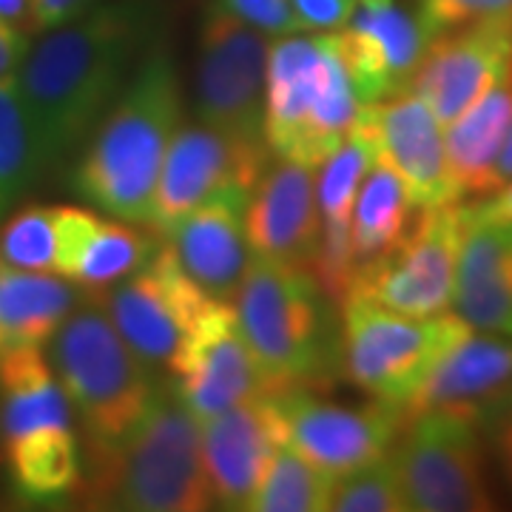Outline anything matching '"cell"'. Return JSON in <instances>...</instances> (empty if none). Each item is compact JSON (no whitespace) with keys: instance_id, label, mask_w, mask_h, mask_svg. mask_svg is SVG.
Instances as JSON below:
<instances>
[{"instance_id":"6da1fadb","label":"cell","mask_w":512,"mask_h":512,"mask_svg":"<svg viewBox=\"0 0 512 512\" xmlns=\"http://www.w3.org/2000/svg\"><path fill=\"white\" fill-rule=\"evenodd\" d=\"M143 20L128 6H94L29 46L18 92L52 168L80 146L137 66Z\"/></svg>"},{"instance_id":"7a4b0ae2","label":"cell","mask_w":512,"mask_h":512,"mask_svg":"<svg viewBox=\"0 0 512 512\" xmlns=\"http://www.w3.org/2000/svg\"><path fill=\"white\" fill-rule=\"evenodd\" d=\"M183 123L180 74L165 52L140 57L123 92L94 126L72 188L97 211L148 225L165 151Z\"/></svg>"},{"instance_id":"3957f363","label":"cell","mask_w":512,"mask_h":512,"mask_svg":"<svg viewBox=\"0 0 512 512\" xmlns=\"http://www.w3.org/2000/svg\"><path fill=\"white\" fill-rule=\"evenodd\" d=\"M89 507L128 512H205L217 507L202 458L200 419L171 379L157 384L143 419L117 444H86L77 484Z\"/></svg>"},{"instance_id":"277c9868","label":"cell","mask_w":512,"mask_h":512,"mask_svg":"<svg viewBox=\"0 0 512 512\" xmlns=\"http://www.w3.org/2000/svg\"><path fill=\"white\" fill-rule=\"evenodd\" d=\"M237 313L268 393L328 390L342 376L336 302L305 265L251 254Z\"/></svg>"},{"instance_id":"5b68a950","label":"cell","mask_w":512,"mask_h":512,"mask_svg":"<svg viewBox=\"0 0 512 512\" xmlns=\"http://www.w3.org/2000/svg\"><path fill=\"white\" fill-rule=\"evenodd\" d=\"M339 32L276 37L265 77V140L276 157L322 165L359 120Z\"/></svg>"},{"instance_id":"8992f818","label":"cell","mask_w":512,"mask_h":512,"mask_svg":"<svg viewBox=\"0 0 512 512\" xmlns=\"http://www.w3.org/2000/svg\"><path fill=\"white\" fill-rule=\"evenodd\" d=\"M52 367L83 424L86 444H117L143 419L154 370L128 348L103 302L86 293L52 336Z\"/></svg>"},{"instance_id":"52a82bcc","label":"cell","mask_w":512,"mask_h":512,"mask_svg":"<svg viewBox=\"0 0 512 512\" xmlns=\"http://www.w3.org/2000/svg\"><path fill=\"white\" fill-rule=\"evenodd\" d=\"M339 322L342 376L370 399L402 410L444 350L473 330L458 313L407 316L353 293L339 305Z\"/></svg>"},{"instance_id":"ba28073f","label":"cell","mask_w":512,"mask_h":512,"mask_svg":"<svg viewBox=\"0 0 512 512\" xmlns=\"http://www.w3.org/2000/svg\"><path fill=\"white\" fill-rule=\"evenodd\" d=\"M481 433L473 421L447 413H419L404 421L390 456L407 510L490 512L498 507Z\"/></svg>"},{"instance_id":"9c48e42d","label":"cell","mask_w":512,"mask_h":512,"mask_svg":"<svg viewBox=\"0 0 512 512\" xmlns=\"http://www.w3.org/2000/svg\"><path fill=\"white\" fill-rule=\"evenodd\" d=\"M461 237V202L419 208L416 220L390 251L356 268L348 293L407 316L447 313L456 293Z\"/></svg>"},{"instance_id":"30bf717a","label":"cell","mask_w":512,"mask_h":512,"mask_svg":"<svg viewBox=\"0 0 512 512\" xmlns=\"http://www.w3.org/2000/svg\"><path fill=\"white\" fill-rule=\"evenodd\" d=\"M268 160L271 148L265 140L239 137L200 120L180 123L165 151L148 228L163 237L174 222L205 202L228 194L251 197Z\"/></svg>"},{"instance_id":"8fae6325","label":"cell","mask_w":512,"mask_h":512,"mask_svg":"<svg viewBox=\"0 0 512 512\" xmlns=\"http://www.w3.org/2000/svg\"><path fill=\"white\" fill-rule=\"evenodd\" d=\"M268 35L208 3L197 37L194 114L200 123L265 140ZM268 143V140H265Z\"/></svg>"},{"instance_id":"7c38bea8","label":"cell","mask_w":512,"mask_h":512,"mask_svg":"<svg viewBox=\"0 0 512 512\" xmlns=\"http://www.w3.org/2000/svg\"><path fill=\"white\" fill-rule=\"evenodd\" d=\"M94 296H103L100 302L128 348L151 370L165 373L208 305V296L188 279L165 239L143 268Z\"/></svg>"},{"instance_id":"4fadbf2b","label":"cell","mask_w":512,"mask_h":512,"mask_svg":"<svg viewBox=\"0 0 512 512\" xmlns=\"http://www.w3.org/2000/svg\"><path fill=\"white\" fill-rule=\"evenodd\" d=\"M276 402L288 424V444L330 476L390 456L407 421L399 404L370 399L353 407L322 399L319 390L276 393Z\"/></svg>"},{"instance_id":"5bb4252c","label":"cell","mask_w":512,"mask_h":512,"mask_svg":"<svg viewBox=\"0 0 512 512\" xmlns=\"http://www.w3.org/2000/svg\"><path fill=\"white\" fill-rule=\"evenodd\" d=\"M168 379L197 419L268 396L237 308L225 299H208L168 370Z\"/></svg>"},{"instance_id":"9a60e30c","label":"cell","mask_w":512,"mask_h":512,"mask_svg":"<svg viewBox=\"0 0 512 512\" xmlns=\"http://www.w3.org/2000/svg\"><path fill=\"white\" fill-rule=\"evenodd\" d=\"M507 410H512V336L467 330L404 404V419L447 413L490 430Z\"/></svg>"},{"instance_id":"2e32d148","label":"cell","mask_w":512,"mask_h":512,"mask_svg":"<svg viewBox=\"0 0 512 512\" xmlns=\"http://www.w3.org/2000/svg\"><path fill=\"white\" fill-rule=\"evenodd\" d=\"M202 458L211 490L222 510H248V501L271 467L276 450L288 444V424L276 396H256L200 419Z\"/></svg>"},{"instance_id":"e0dca14e","label":"cell","mask_w":512,"mask_h":512,"mask_svg":"<svg viewBox=\"0 0 512 512\" xmlns=\"http://www.w3.org/2000/svg\"><path fill=\"white\" fill-rule=\"evenodd\" d=\"M339 37L362 106L407 92L433 40L416 9L396 0L359 3Z\"/></svg>"},{"instance_id":"ac0fdd59","label":"cell","mask_w":512,"mask_h":512,"mask_svg":"<svg viewBox=\"0 0 512 512\" xmlns=\"http://www.w3.org/2000/svg\"><path fill=\"white\" fill-rule=\"evenodd\" d=\"M319 165L271 157L245 208L251 254L311 268L322 242V211L316 200Z\"/></svg>"},{"instance_id":"d6986e66","label":"cell","mask_w":512,"mask_h":512,"mask_svg":"<svg viewBox=\"0 0 512 512\" xmlns=\"http://www.w3.org/2000/svg\"><path fill=\"white\" fill-rule=\"evenodd\" d=\"M359 126L376 140L379 157L390 165L416 208H439L458 200L450 171L441 123L416 92H402L362 106Z\"/></svg>"},{"instance_id":"ffe728a7","label":"cell","mask_w":512,"mask_h":512,"mask_svg":"<svg viewBox=\"0 0 512 512\" xmlns=\"http://www.w3.org/2000/svg\"><path fill=\"white\" fill-rule=\"evenodd\" d=\"M510 69L512 26H464L430 40L410 92L450 126Z\"/></svg>"},{"instance_id":"44dd1931","label":"cell","mask_w":512,"mask_h":512,"mask_svg":"<svg viewBox=\"0 0 512 512\" xmlns=\"http://www.w3.org/2000/svg\"><path fill=\"white\" fill-rule=\"evenodd\" d=\"M251 197H217L174 222L163 239L180 268L208 299H237L251 262L245 234V208Z\"/></svg>"},{"instance_id":"7402d4cb","label":"cell","mask_w":512,"mask_h":512,"mask_svg":"<svg viewBox=\"0 0 512 512\" xmlns=\"http://www.w3.org/2000/svg\"><path fill=\"white\" fill-rule=\"evenodd\" d=\"M60 259L57 274L66 276L83 293H103L120 279L143 268L157 254L163 237L151 228L143 231L137 222L106 220L97 211L60 205Z\"/></svg>"},{"instance_id":"603a6c76","label":"cell","mask_w":512,"mask_h":512,"mask_svg":"<svg viewBox=\"0 0 512 512\" xmlns=\"http://www.w3.org/2000/svg\"><path fill=\"white\" fill-rule=\"evenodd\" d=\"M453 313L473 330L512 336V222L470 220L464 211Z\"/></svg>"},{"instance_id":"cb8c5ba5","label":"cell","mask_w":512,"mask_h":512,"mask_svg":"<svg viewBox=\"0 0 512 512\" xmlns=\"http://www.w3.org/2000/svg\"><path fill=\"white\" fill-rule=\"evenodd\" d=\"M510 128L512 69L447 126L444 151H447V171L458 200L493 191L495 163L504 151Z\"/></svg>"},{"instance_id":"d4e9b609","label":"cell","mask_w":512,"mask_h":512,"mask_svg":"<svg viewBox=\"0 0 512 512\" xmlns=\"http://www.w3.org/2000/svg\"><path fill=\"white\" fill-rule=\"evenodd\" d=\"M74 430V407L40 348L0 353V439Z\"/></svg>"},{"instance_id":"484cf974","label":"cell","mask_w":512,"mask_h":512,"mask_svg":"<svg viewBox=\"0 0 512 512\" xmlns=\"http://www.w3.org/2000/svg\"><path fill=\"white\" fill-rule=\"evenodd\" d=\"M83 293L66 276L0 262V353L52 342Z\"/></svg>"},{"instance_id":"4316f807","label":"cell","mask_w":512,"mask_h":512,"mask_svg":"<svg viewBox=\"0 0 512 512\" xmlns=\"http://www.w3.org/2000/svg\"><path fill=\"white\" fill-rule=\"evenodd\" d=\"M9 481L26 501H57L77 490L83 453L74 430H40L3 444Z\"/></svg>"},{"instance_id":"83f0119b","label":"cell","mask_w":512,"mask_h":512,"mask_svg":"<svg viewBox=\"0 0 512 512\" xmlns=\"http://www.w3.org/2000/svg\"><path fill=\"white\" fill-rule=\"evenodd\" d=\"M416 214L419 208L410 200L402 177L379 157L365 174L353 202L350 239H353L356 268L390 251L404 237L410 222L416 220Z\"/></svg>"},{"instance_id":"f1b7e54d","label":"cell","mask_w":512,"mask_h":512,"mask_svg":"<svg viewBox=\"0 0 512 512\" xmlns=\"http://www.w3.org/2000/svg\"><path fill=\"white\" fill-rule=\"evenodd\" d=\"M46 157L20 100L18 83H0V217L37 183Z\"/></svg>"},{"instance_id":"f546056e","label":"cell","mask_w":512,"mask_h":512,"mask_svg":"<svg viewBox=\"0 0 512 512\" xmlns=\"http://www.w3.org/2000/svg\"><path fill=\"white\" fill-rule=\"evenodd\" d=\"M333 478L293 444H282L251 495L248 512H325Z\"/></svg>"},{"instance_id":"4dcf8cb0","label":"cell","mask_w":512,"mask_h":512,"mask_svg":"<svg viewBox=\"0 0 512 512\" xmlns=\"http://www.w3.org/2000/svg\"><path fill=\"white\" fill-rule=\"evenodd\" d=\"M376 160H379L376 140L370 137L367 128L356 123L348 140L319 165L316 200H319V211H322V225L350 228L359 185Z\"/></svg>"},{"instance_id":"1f68e13d","label":"cell","mask_w":512,"mask_h":512,"mask_svg":"<svg viewBox=\"0 0 512 512\" xmlns=\"http://www.w3.org/2000/svg\"><path fill=\"white\" fill-rule=\"evenodd\" d=\"M57 259H60L57 208L26 205L0 225V262L23 271L57 274Z\"/></svg>"},{"instance_id":"d6a6232c","label":"cell","mask_w":512,"mask_h":512,"mask_svg":"<svg viewBox=\"0 0 512 512\" xmlns=\"http://www.w3.org/2000/svg\"><path fill=\"white\" fill-rule=\"evenodd\" d=\"M328 510L333 512H407L402 481L393 456L333 478Z\"/></svg>"},{"instance_id":"836d02e7","label":"cell","mask_w":512,"mask_h":512,"mask_svg":"<svg viewBox=\"0 0 512 512\" xmlns=\"http://www.w3.org/2000/svg\"><path fill=\"white\" fill-rule=\"evenodd\" d=\"M430 37L464 26H512V0H410Z\"/></svg>"},{"instance_id":"e575fe53","label":"cell","mask_w":512,"mask_h":512,"mask_svg":"<svg viewBox=\"0 0 512 512\" xmlns=\"http://www.w3.org/2000/svg\"><path fill=\"white\" fill-rule=\"evenodd\" d=\"M211 6L254 26L256 32L268 37H285L299 32V20L293 15L291 0H211Z\"/></svg>"},{"instance_id":"d590c367","label":"cell","mask_w":512,"mask_h":512,"mask_svg":"<svg viewBox=\"0 0 512 512\" xmlns=\"http://www.w3.org/2000/svg\"><path fill=\"white\" fill-rule=\"evenodd\" d=\"M299 32H339L353 18L359 0H291Z\"/></svg>"},{"instance_id":"8d00e7d4","label":"cell","mask_w":512,"mask_h":512,"mask_svg":"<svg viewBox=\"0 0 512 512\" xmlns=\"http://www.w3.org/2000/svg\"><path fill=\"white\" fill-rule=\"evenodd\" d=\"M89 9H94V0H32L37 32L63 26L69 20L86 15Z\"/></svg>"},{"instance_id":"74e56055","label":"cell","mask_w":512,"mask_h":512,"mask_svg":"<svg viewBox=\"0 0 512 512\" xmlns=\"http://www.w3.org/2000/svg\"><path fill=\"white\" fill-rule=\"evenodd\" d=\"M29 55V35L9 23H0V83L15 80Z\"/></svg>"},{"instance_id":"f35d334b","label":"cell","mask_w":512,"mask_h":512,"mask_svg":"<svg viewBox=\"0 0 512 512\" xmlns=\"http://www.w3.org/2000/svg\"><path fill=\"white\" fill-rule=\"evenodd\" d=\"M470 220L481 222H512V180L501 188L490 191V197L464 205Z\"/></svg>"},{"instance_id":"ab89813d","label":"cell","mask_w":512,"mask_h":512,"mask_svg":"<svg viewBox=\"0 0 512 512\" xmlns=\"http://www.w3.org/2000/svg\"><path fill=\"white\" fill-rule=\"evenodd\" d=\"M487 433L493 439L498 467H501V473H504V478H507V484H510L512 490V410H507L501 419L495 421Z\"/></svg>"},{"instance_id":"60d3db41","label":"cell","mask_w":512,"mask_h":512,"mask_svg":"<svg viewBox=\"0 0 512 512\" xmlns=\"http://www.w3.org/2000/svg\"><path fill=\"white\" fill-rule=\"evenodd\" d=\"M0 23H9L20 32H37L32 0H0Z\"/></svg>"},{"instance_id":"b9f144b4","label":"cell","mask_w":512,"mask_h":512,"mask_svg":"<svg viewBox=\"0 0 512 512\" xmlns=\"http://www.w3.org/2000/svg\"><path fill=\"white\" fill-rule=\"evenodd\" d=\"M510 180H512V128H510V134H507L504 151H501V157H498V163H495L493 191L495 188H501V185H507Z\"/></svg>"},{"instance_id":"7bdbcfd3","label":"cell","mask_w":512,"mask_h":512,"mask_svg":"<svg viewBox=\"0 0 512 512\" xmlns=\"http://www.w3.org/2000/svg\"><path fill=\"white\" fill-rule=\"evenodd\" d=\"M359 3H384V0H359Z\"/></svg>"}]
</instances>
